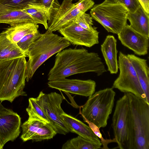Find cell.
I'll use <instances>...</instances> for the list:
<instances>
[{"mask_svg":"<svg viewBox=\"0 0 149 149\" xmlns=\"http://www.w3.org/2000/svg\"><path fill=\"white\" fill-rule=\"evenodd\" d=\"M106 71L97 53L89 52L83 48H69L57 53L47 79L49 81L52 80L89 72H94L99 76Z\"/></svg>","mask_w":149,"mask_h":149,"instance_id":"obj_1","label":"cell"},{"mask_svg":"<svg viewBox=\"0 0 149 149\" xmlns=\"http://www.w3.org/2000/svg\"><path fill=\"white\" fill-rule=\"evenodd\" d=\"M126 93L130 107L127 149H149V104L131 93Z\"/></svg>","mask_w":149,"mask_h":149,"instance_id":"obj_2","label":"cell"},{"mask_svg":"<svg viewBox=\"0 0 149 149\" xmlns=\"http://www.w3.org/2000/svg\"><path fill=\"white\" fill-rule=\"evenodd\" d=\"M71 44L63 37L48 30L29 47L26 53L29 59L27 61L25 76L27 82L32 77L38 68L55 54Z\"/></svg>","mask_w":149,"mask_h":149,"instance_id":"obj_3","label":"cell"},{"mask_svg":"<svg viewBox=\"0 0 149 149\" xmlns=\"http://www.w3.org/2000/svg\"><path fill=\"white\" fill-rule=\"evenodd\" d=\"M26 57L22 56L0 63V101L12 103L20 96H27L25 84Z\"/></svg>","mask_w":149,"mask_h":149,"instance_id":"obj_4","label":"cell"},{"mask_svg":"<svg viewBox=\"0 0 149 149\" xmlns=\"http://www.w3.org/2000/svg\"><path fill=\"white\" fill-rule=\"evenodd\" d=\"M116 93L112 88L95 92L82 106L81 114L87 120L99 129L106 126L114 106Z\"/></svg>","mask_w":149,"mask_h":149,"instance_id":"obj_5","label":"cell"},{"mask_svg":"<svg viewBox=\"0 0 149 149\" xmlns=\"http://www.w3.org/2000/svg\"><path fill=\"white\" fill-rule=\"evenodd\" d=\"M72 0H64L58 7L48 11L47 30L58 31L76 22L95 4L93 0H79L75 3Z\"/></svg>","mask_w":149,"mask_h":149,"instance_id":"obj_6","label":"cell"},{"mask_svg":"<svg viewBox=\"0 0 149 149\" xmlns=\"http://www.w3.org/2000/svg\"><path fill=\"white\" fill-rule=\"evenodd\" d=\"M128 11L118 3H102L94 5L90 14L93 19L100 24L108 32L118 34L127 24Z\"/></svg>","mask_w":149,"mask_h":149,"instance_id":"obj_7","label":"cell"},{"mask_svg":"<svg viewBox=\"0 0 149 149\" xmlns=\"http://www.w3.org/2000/svg\"><path fill=\"white\" fill-rule=\"evenodd\" d=\"M118 64L119 74L112 88L124 93H131L149 104L132 65L127 55L121 52L119 53Z\"/></svg>","mask_w":149,"mask_h":149,"instance_id":"obj_8","label":"cell"},{"mask_svg":"<svg viewBox=\"0 0 149 149\" xmlns=\"http://www.w3.org/2000/svg\"><path fill=\"white\" fill-rule=\"evenodd\" d=\"M35 99L57 134L65 135L70 132L61 117L65 113L61 106L63 99L62 95L56 92L45 94L41 91Z\"/></svg>","mask_w":149,"mask_h":149,"instance_id":"obj_9","label":"cell"},{"mask_svg":"<svg viewBox=\"0 0 149 149\" xmlns=\"http://www.w3.org/2000/svg\"><path fill=\"white\" fill-rule=\"evenodd\" d=\"M130 107L126 93L116 102L112 118V127L118 148H128L129 129Z\"/></svg>","mask_w":149,"mask_h":149,"instance_id":"obj_10","label":"cell"},{"mask_svg":"<svg viewBox=\"0 0 149 149\" xmlns=\"http://www.w3.org/2000/svg\"><path fill=\"white\" fill-rule=\"evenodd\" d=\"M21 118L11 109L0 102V141L3 146L9 141H14L20 133Z\"/></svg>","mask_w":149,"mask_h":149,"instance_id":"obj_11","label":"cell"},{"mask_svg":"<svg viewBox=\"0 0 149 149\" xmlns=\"http://www.w3.org/2000/svg\"><path fill=\"white\" fill-rule=\"evenodd\" d=\"M49 86L65 92L89 97L95 92V82L91 79L82 80L65 78L49 81Z\"/></svg>","mask_w":149,"mask_h":149,"instance_id":"obj_12","label":"cell"},{"mask_svg":"<svg viewBox=\"0 0 149 149\" xmlns=\"http://www.w3.org/2000/svg\"><path fill=\"white\" fill-rule=\"evenodd\" d=\"M58 31L65 39L74 45L90 47L99 43V32L97 29L87 30L76 22Z\"/></svg>","mask_w":149,"mask_h":149,"instance_id":"obj_13","label":"cell"},{"mask_svg":"<svg viewBox=\"0 0 149 149\" xmlns=\"http://www.w3.org/2000/svg\"><path fill=\"white\" fill-rule=\"evenodd\" d=\"M20 138L24 142L39 141L53 138L56 134L50 124L37 120H28L21 125Z\"/></svg>","mask_w":149,"mask_h":149,"instance_id":"obj_14","label":"cell"},{"mask_svg":"<svg viewBox=\"0 0 149 149\" xmlns=\"http://www.w3.org/2000/svg\"><path fill=\"white\" fill-rule=\"evenodd\" d=\"M117 35L122 44L136 54L141 56L147 54L149 38L136 31L127 24Z\"/></svg>","mask_w":149,"mask_h":149,"instance_id":"obj_15","label":"cell"},{"mask_svg":"<svg viewBox=\"0 0 149 149\" xmlns=\"http://www.w3.org/2000/svg\"><path fill=\"white\" fill-rule=\"evenodd\" d=\"M61 117L70 132L76 133L95 143H102L91 128L81 121L65 113L62 114Z\"/></svg>","mask_w":149,"mask_h":149,"instance_id":"obj_16","label":"cell"},{"mask_svg":"<svg viewBox=\"0 0 149 149\" xmlns=\"http://www.w3.org/2000/svg\"><path fill=\"white\" fill-rule=\"evenodd\" d=\"M117 40L113 35L107 36L101 46V50L107 66L108 70L111 74H116L118 70L117 59L118 51Z\"/></svg>","mask_w":149,"mask_h":149,"instance_id":"obj_17","label":"cell"},{"mask_svg":"<svg viewBox=\"0 0 149 149\" xmlns=\"http://www.w3.org/2000/svg\"><path fill=\"white\" fill-rule=\"evenodd\" d=\"M127 56L136 73L141 88L149 102V68L147 60L133 54Z\"/></svg>","mask_w":149,"mask_h":149,"instance_id":"obj_18","label":"cell"},{"mask_svg":"<svg viewBox=\"0 0 149 149\" xmlns=\"http://www.w3.org/2000/svg\"><path fill=\"white\" fill-rule=\"evenodd\" d=\"M29 22H35L31 17L23 10L0 5V23L8 24L11 26Z\"/></svg>","mask_w":149,"mask_h":149,"instance_id":"obj_19","label":"cell"},{"mask_svg":"<svg viewBox=\"0 0 149 149\" xmlns=\"http://www.w3.org/2000/svg\"><path fill=\"white\" fill-rule=\"evenodd\" d=\"M130 26L136 31L149 38V15L140 5L134 12H128Z\"/></svg>","mask_w":149,"mask_h":149,"instance_id":"obj_20","label":"cell"},{"mask_svg":"<svg viewBox=\"0 0 149 149\" xmlns=\"http://www.w3.org/2000/svg\"><path fill=\"white\" fill-rule=\"evenodd\" d=\"M39 26L32 22L22 23L10 26L3 31L13 42L17 44L24 36L38 30Z\"/></svg>","mask_w":149,"mask_h":149,"instance_id":"obj_21","label":"cell"},{"mask_svg":"<svg viewBox=\"0 0 149 149\" xmlns=\"http://www.w3.org/2000/svg\"><path fill=\"white\" fill-rule=\"evenodd\" d=\"M22 56L27 57L25 53L16 44L10 40L3 31L0 33V63Z\"/></svg>","mask_w":149,"mask_h":149,"instance_id":"obj_22","label":"cell"},{"mask_svg":"<svg viewBox=\"0 0 149 149\" xmlns=\"http://www.w3.org/2000/svg\"><path fill=\"white\" fill-rule=\"evenodd\" d=\"M23 10L31 17L36 23L42 24L46 29H47L48 10L45 7L37 4H31Z\"/></svg>","mask_w":149,"mask_h":149,"instance_id":"obj_23","label":"cell"},{"mask_svg":"<svg viewBox=\"0 0 149 149\" xmlns=\"http://www.w3.org/2000/svg\"><path fill=\"white\" fill-rule=\"evenodd\" d=\"M102 144L95 143L78 135L68 140L62 146V149H102Z\"/></svg>","mask_w":149,"mask_h":149,"instance_id":"obj_24","label":"cell"},{"mask_svg":"<svg viewBox=\"0 0 149 149\" xmlns=\"http://www.w3.org/2000/svg\"><path fill=\"white\" fill-rule=\"evenodd\" d=\"M29 105L26 110L29 116L28 120H37L50 124L42 110L37 103L35 98L29 99Z\"/></svg>","mask_w":149,"mask_h":149,"instance_id":"obj_25","label":"cell"},{"mask_svg":"<svg viewBox=\"0 0 149 149\" xmlns=\"http://www.w3.org/2000/svg\"><path fill=\"white\" fill-rule=\"evenodd\" d=\"M38 0H0V5L8 7L23 10L31 4H37Z\"/></svg>","mask_w":149,"mask_h":149,"instance_id":"obj_26","label":"cell"},{"mask_svg":"<svg viewBox=\"0 0 149 149\" xmlns=\"http://www.w3.org/2000/svg\"><path fill=\"white\" fill-rule=\"evenodd\" d=\"M38 30L32 33L28 34L24 36L16 44L23 52L26 53L30 46L33 42L38 39L41 36Z\"/></svg>","mask_w":149,"mask_h":149,"instance_id":"obj_27","label":"cell"},{"mask_svg":"<svg viewBox=\"0 0 149 149\" xmlns=\"http://www.w3.org/2000/svg\"><path fill=\"white\" fill-rule=\"evenodd\" d=\"M93 19L90 15L85 13L78 19L76 22L80 26L86 29L93 30L97 28L93 26Z\"/></svg>","mask_w":149,"mask_h":149,"instance_id":"obj_28","label":"cell"},{"mask_svg":"<svg viewBox=\"0 0 149 149\" xmlns=\"http://www.w3.org/2000/svg\"><path fill=\"white\" fill-rule=\"evenodd\" d=\"M84 121L86 122L88 124L89 126L91 128L93 131L95 135L98 138L100 139L101 142L103 145V147L102 149H109L108 147V145L111 142H116L114 138L113 139H105L102 136L101 133L99 128L93 123L87 120H84Z\"/></svg>","mask_w":149,"mask_h":149,"instance_id":"obj_29","label":"cell"},{"mask_svg":"<svg viewBox=\"0 0 149 149\" xmlns=\"http://www.w3.org/2000/svg\"><path fill=\"white\" fill-rule=\"evenodd\" d=\"M116 1L123 5L131 13L134 12L140 6L138 0H117Z\"/></svg>","mask_w":149,"mask_h":149,"instance_id":"obj_30","label":"cell"},{"mask_svg":"<svg viewBox=\"0 0 149 149\" xmlns=\"http://www.w3.org/2000/svg\"><path fill=\"white\" fill-rule=\"evenodd\" d=\"M37 4L44 6L48 11L60 5L58 0H38Z\"/></svg>","mask_w":149,"mask_h":149,"instance_id":"obj_31","label":"cell"},{"mask_svg":"<svg viewBox=\"0 0 149 149\" xmlns=\"http://www.w3.org/2000/svg\"><path fill=\"white\" fill-rule=\"evenodd\" d=\"M140 5L145 12L149 14V0H138Z\"/></svg>","mask_w":149,"mask_h":149,"instance_id":"obj_32","label":"cell"},{"mask_svg":"<svg viewBox=\"0 0 149 149\" xmlns=\"http://www.w3.org/2000/svg\"><path fill=\"white\" fill-rule=\"evenodd\" d=\"M117 0H105L104 1L108 3H116Z\"/></svg>","mask_w":149,"mask_h":149,"instance_id":"obj_33","label":"cell"},{"mask_svg":"<svg viewBox=\"0 0 149 149\" xmlns=\"http://www.w3.org/2000/svg\"><path fill=\"white\" fill-rule=\"evenodd\" d=\"M3 146H2L1 141H0V149H3Z\"/></svg>","mask_w":149,"mask_h":149,"instance_id":"obj_34","label":"cell"},{"mask_svg":"<svg viewBox=\"0 0 149 149\" xmlns=\"http://www.w3.org/2000/svg\"></svg>","mask_w":149,"mask_h":149,"instance_id":"obj_35","label":"cell"}]
</instances>
